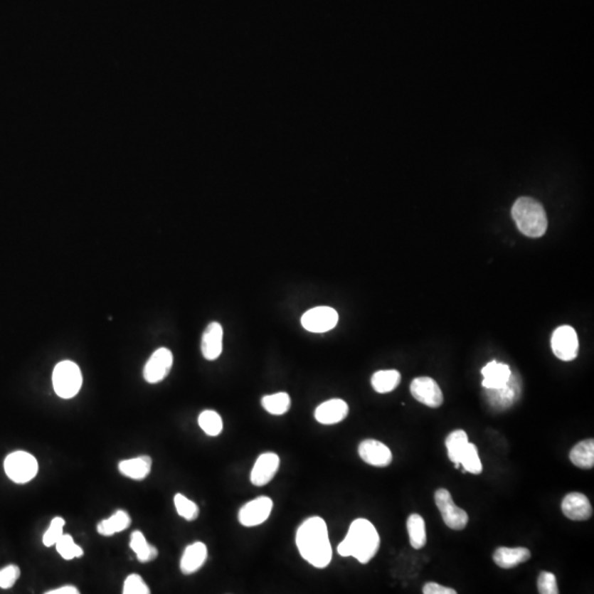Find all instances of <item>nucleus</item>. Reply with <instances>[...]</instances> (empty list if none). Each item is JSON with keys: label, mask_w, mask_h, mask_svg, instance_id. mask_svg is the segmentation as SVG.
<instances>
[{"label": "nucleus", "mask_w": 594, "mask_h": 594, "mask_svg": "<svg viewBox=\"0 0 594 594\" xmlns=\"http://www.w3.org/2000/svg\"><path fill=\"white\" fill-rule=\"evenodd\" d=\"M296 546L302 557L318 569L329 566L332 549L326 521L313 516L303 521L296 531Z\"/></svg>", "instance_id": "f257e3e1"}, {"label": "nucleus", "mask_w": 594, "mask_h": 594, "mask_svg": "<svg viewBox=\"0 0 594 594\" xmlns=\"http://www.w3.org/2000/svg\"><path fill=\"white\" fill-rule=\"evenodd\" d=\"M380 548V536L371 521L356 519L350 525L344 541L338 546L342 557H354L361 563H368Z\"/></svg>", "instance_id": "f03ea898"}, {"label": "nucleus", "mask_w": 594, "mask_h": 594, "mask_svg": "<svg viewBox=\"0 0 594 594\" xmlns=\"http://www.w3.org/2000/svg\"><path fill=\"white\" fill-rule=\"evenodd\" d=\"M512 217L519 230L527 237L539 238L547 231L548 221L545 209L531 197H521L515 201Z\"/></svg>", "instance_id": "7ed1b4c3"}, {"label": "nucleus", "mask_w": 594, "mask_h": 594, "mask_svg": "<svg viewBox=\"0 0 594 594\" xmlns=\"http://www.w3.org/2000/svg\"><path fill=\"white\" fill-rule=\"evenodd\" d=\"M52 380L55 393L62 398H74L82 388V372L75 362L68 360L56 364Z\"/></svg>", "instance_id": "20e7f679"}, {"label": "nucleus", "mask_w": 594, "mask_h": 594, "mask_svg": "<svg viewBox=\"0 0 594 594\" xmlns=\"http://www.w3.org/2000/svg\"><path fill=\"white\" fill-rule=\"evenodd\" d=\"M4 467L8 478L19 484L31 481L39 470L37 459L26 451H16L10 454L5 459Z\"/></svg>", "instance_id": "39448f33"}, {"label": "nucleus", "mask_w": 594, "mask_h": 594, "mask_svg": "<svg viewBox=\"0 0 594 594\" xmlns=\"http://www.w3.org/2000/svg\"><path fill=\"white\" fill-rule=\"evenodd\" d=\"M435 502L442 514L445 524L449 529L461 531L468 524L469 516L466 511L455 504L450 492L446 489H439L435 493Z\"/></svg>", "instance_id": "423d86ee"}, {"label": "nucleus", "mask_w": 594, "mask_h": 594, "mask_svg": "<svg viewBox=\"0 0 594 594\" xmlns=\"http://www.w3.org/2000/svg\"><path fill=\"white\" fill-rule=\"evenodd\" d=\"M551 349L558 359L573 361L579 352V339L577 332L571 326H561L553 332L551 337Z\"/></svg>", "instance_id": "0eeeda50"}, {"label": "nucleus", "mask_w": 594, "mask_h": 594, "mask_svg": "<svg viewBox=\"0 0 594 594\" xmlns=\"http://www.w3.org/2000/svg\"><path fill=\"white\" fill-rule=\"evenodd\" d=\"M338 319L339 316L334 308L318 306L302 316V326L308 332L323 334L334 329L337 326Z\"/></svg>", "instance_id": "6e6552de"}, {"label": "nucleus", "mask_w": 594, "mask_h": 594, "mask_svg": "<svg viewBox=\"0 0 594 594\" xmlns=\"http://www.w3.org/2000/svg\"><path fill=\"white\" fill-rule=\"evenodd\" d=\"M273 509V501L267 497H259L245 503L238 514L240 524L245 527L261 525L269 519Z\"/></svg>", "instance_id": "1a4fd4ad"}, {"label": "nucleus", "mask_w": 594, "mask_h": 594, "mask_svg": "<svg viewBox=\"0 0 594 594\" xmlns=\"http://www.w3.org/2000/svg\"><path fill=\"white\" fill-rule=\"evenodd\" d=\"M410 393L415 400L428 408H437L444 402L442 390L434 378L420 376L410 383Z\"/></svg>", "instance_id": "9d476101"}, {"label": "nucleus", "mask_w": 594, "mask_h": 594, "mask_svg": "<svg viewBox=\"0 0 594 594\" xmlns=\"http://www.w3.org/2000/svg\"><path fill=\"white\" fill-rule=\"evenodd\" d=\"M172 366L173 354L170 350L166 348L156 350L144 366V380L151 384L163 381L170 373Z\"/></svg>", "instance_id": "9b49d317"}, {"label": "nucleus", "mask_w": 594, "mask_h": 594, "mask_svg": "<svg viewBox=\"0 0 594 594\" xmlns=\"http://www.w3.org/2000/svg\"><path fill=\"white\" fill-rule=\"evenodd\" d=\"M280 462V457L275 452L260 455L251 471V483L255 487H263L271 482L279 470Z\"/></svg>", "instance_id": "f8f14e48"}, {"label": "nucleus", "mask_w": 594, "mask_h": 594, "mask_svg": "<svg viewBox=\"0 0 594 594\" xmlns=\"http://www.w3.org/2000/svg\"><path fill=\"white\" fill-rule=\"evenodd\" d=\"M359 456L364 462L373 467H388L392 462V452L383 442L376 439H366L359 445Z\"/></svg>", "instance_id": "ddd939ff"}, {"label": "nucleus", "mask_w": 594, "mask_h": 594, "mask_svg": "<svg viewBox=\"0 0 594 594\" xmlns=\"http://www.w3.org/2000/svg\"><path fill=\"white\" fill-rule=\"evenodd\" d=\"M563 514L573 521H587L592 516V507L589 499L579 492L566 495L561 503Z\"/></svg>", "instance_id": "4468645a"}, {"label": "nucleus", "mask_w": 594, "mask_h": 594, "mask_svg": "<svg viewBox=\"0 0 594 594\" xmlns=\"http://www.w3.org/2000/svg\"><path fill=\"white\" fill-rule=\"evenodd\" d=\"M223 330L221 324H209L201 337V354L209 361L218 359L223 352Z\"/></svg>", "instance_id": "2eb2a0df"}, {"label": "nucleus", "mask_w": 594, "mask_h": 594, "mask_svg": "<svg viewBox=\"0 0 594 594\" xmlns=\"http://www.w3.org/2000/svg\"><path fill=\"white\" fill-rule=\"evenodd\" d=\"M349 413L347 403L340 398H332L322 403L315 410V418L323 425H335L342 422Z\"/></svg>", "instance_id": "dca6fc26"}, {"label": "nucleus", "mask_w": 594, "mask_h": 594, "mask_svg": "<svg viewBox=\"0 0 594 594\" xmlns=\"http://www.w3.org/2000/svg\"><path fill=\"white\" fill-rule=\"evenodd\" d=\"M208 551L206 545L201 541L187 546L181 558L180 569L184 575H192L206 563Z\"/></svg>", "instance_id": "f3484780"}, {"label": "nucleus", "mask_w": 594, "mask_h": 594, "mask_svg": "<svg viewBox=\"0 0 594 594\" xmlns=\"http://www.w3.org/2000/svg\"><path fill=\"white\" fill-rule=\"evenodd\" d=\"M519 388L516 378L511 376L509 382L502 388L487 390L488 400L493 408L497 410H505L512 406L513 403L519 398Z\"/></svg>", "instance_id": "a211bd4d"}, {"label": "nucleus", "mask_w": 594, "mask_h": 594, "mask_svg": "<svg viewBox=\"0 0 594 594\" xmlns=\"http://www.w3.org/2000/svg\"><path fill=\"white\" fill-rule=\"evenodd\" d=\"M481 373L483 376L482 386L485 390L502 388L512 376L511 368L507 364H499L495 360L489 362Z\"/></svg>", "instance_id": "6ab92c4d"}, {"label": "nucleus", "mask_w": 594, "mask_h": 594, "mask_svg": "<svg viewBox=\"0 0 594 594\" xmlns=\"http://www.w3.org/2000/svg\"><path fill=\"white\" fill-rule=\"evenodd\" d=\"M531 558V551L524 547L517 548H507L501 547L495 551L493 555V561L497 566L503 569H512L521 563H525Z\"/></svg>", "instance_id": "aec40b11"}, {"label": "nucleus", "mask_w": 594, "mask_h": 594, "mask_svg": "<svg viewBox=\"0 0 594 594\" xmlns=\"http://www.w3.org/2000/svg\"><path fill=\"white\" fill-rule=\"evenodd\" d=\"M152 459L149 456L137 457L119 462L118 469L120 473L127 478L134 480H144L151 472Z\"/></svg>", "instance_id": "412c9836"}, {"label": "nucleus", "mask_w": 594, "mask_h": 594, "mask_svg": "<svg viewBox=\"0 0 594 594\" xmlns=\"http://www.w3.org/2000/svg\"><path fill=\"white\" fill-rule=\"evenodd\" d=\"M132 524V519L128 513L122 509H119L110 519L100 521L97 525V531L102 536L110 537L115 534L124 531Z\"/></svg>", "instance_id": "4be33fe9"}, {"label": "nucleus", "mask_w": 594, "mask_h": 594, "mask_svg": "<svg viewBox=\"0 0 594 594\" xmlns=\"http://www.w3.org/2000/svg\"><path fill=\"white\" fill-rule=\"evenodd\" d=\"M570 460L581 469H591L594 466L593 439H587L579 442L570 451Z\"/></svg>", "instance_id": "5701e85b"}, {"label": "nucleus", "mask_w": 594, "mask_h": 594, "mask_svg": "<svg viewBox=\"0 0 594 594\" xmlns=\"http://www.w3.org/2000/svg\"><path fill=\"white\" fill-rule=\"evenodd\" d=\"M130 548L136 553L137 558L140 563H150L158 557V549L153 545H150L141 531H136L132 534L130 539Z\"/></svg>", "instance_id": "b1692460"}, {"label": "nucleus", "mask_w": 594, "mask_h": 594, "mask_svg": "<svg viewBox=\"0 0 594 594\" xmlns=\"http://www.w3.org/2000/svg\"><path fill=\"white\" fill-rule=\"evenodd\" d=\"M401 382V373L396 370H381L372 376L371 384L378 393H388L398 388Z\"/></svg>", "instance_id": "393cba45"}, {"label": "nucleus", "mask_w": 594, "mask_h": 594, "mask_svg": "<svg viewBox=\"0 0 594 594\" xmlns=\"http://www.w3.org/2000/svg\"><path fill=\"white\" fill-rule=\"evenodd\" d=\"M468 435L461 430H454L446 439L448 457L455 465H460V458L468 445Z\"/></svg>", "instance_id": "a878e982"}, {"label": "nucleus", "mask_w": 594, "mask_h": 594, "mask_svg": "<svg viewBox=\"0 0 594 594\" xmlns=\"http://www.w3.org/2000/svg\"><path fill=\"white\" fill-rule=\"evenodd\" d=\"M408 531L410 545L414 549H420L426 545V526L420 515L412 514L408 519Z\"/></svg>", "instance_id": "bb28decb"}, {"label": "nucleus", "mask_w": 594, "mask_h": 594, "mask_svg": "<svg viewBox=\"0 0 594 594\" xmlns=\"http://www.w3.org/2000/svg\"><path fill=\"white\" fill-rule=\"evenodd\" d=\"M263 408L272 415H284L291 408V398L285 392L265 396L261 401Z\"/></svg>", "instance_id": "cd10ccee"}, {"label": "nucleus", "mask_w": 594, "mask_h": 594, "mask_svg": "<svg viewBox=\"0 0 594 594\" xmlns=\"http://www.w3.org/2000/svg\"><path fill=\"white\" fill-rule=\"evenodd\" d=\"M198 425L205 434L216 437L223 432V424L221 415L215 410H204L198 416Z\"/></svg>", "instance_id": "c85d7f7f"}, {"label": "nucleus", "mask_w": 594, "mask_h": 594, "mask_svg": "<svg viewBox=\"0 0 594 594\" xmlns=\"http://www.w3.org/2000/svg\"><path fill=\"white\" fill-rule=\"evenodd\" d=\"M460 466L463 467V472L479 474L482 472V463L479 458L478 449L475 445L468 442L460 458Z\"/></svg>", "instance_id": "c756f323"}, {"label": "nucleus", "mask_w": 594, "mask_h": 594, "mask_svg": "<svg viewBox=\"0 0 594 594\" xmlns=\"http://www.w3.org/2000/svg\"><path fill=\"white\" fill-rule=\"evenodd\" d=\"M56 551L65 561H72L74 558H80L84 555V551L80 546L74 543L70 535H62L55 543Z\"/></svg>", "instance_id": "7c9ffc66"}, {"label": "nucleus", "mask_w": 594, "mask_h": 594, "mask_svg": "<svg viewBox=\"0 0 594 594\" xmlns=\"http://www.w3.org/2000/svg\"><path fill=\"white\" fill-rule=\"evenodd\" d=\"M174 505L177 514L186 521H195L198 517V507L193 501L187 499L185 495L177 493L174 497Z\"/></svg>", "instance_id": "2f4dec72"}, {"label": "nucleus", "mask_w": 594, "mask_h": 594, "mask_svg": "<svg viewBox=\"0 0 594 594\" xmlns=\"http://www.w3.org/2000/svg\"><path fill=\"white\" fill-rule=\"evenodd\" d=\"M64 526H65V521L62 517H54L49 529L43 535L44 546H46V547L55 546L56 541L61 539L62 535H63Z\"/></svg>", "instance_id": "473e14b6"}, {"label": "nucleus", "mask_w": 594, "mask_h": 594, "mask_svg": "<svg viewBox=\"0 0 594 594\" xmlns=\"http://www.w3.org/2000/svg\"><path fill=\"white\" fill-rule=\"evenodd\" d=\"M122 593L149 594L150 593V589H149L146 582L144 581V579L140 576L132 573V575L128 576L127 579L124 580Z\"/></svg>", "instance_id": "72a5a7b5"}, {"label": "nucleus", "mask_w": 594, "mask_h": 594, "mask_svg": "<svg viewBox=\"0 0 594 594\" xmlns=\"http://www.w3.org/2000/svg\"><path fill=\"white\" fill-rule=\"evenodd\" d=\"M20 577V569L15 565L7 566L0 570V588L10 589L15 585L16 581Z\"/></svg>", "instance_id": "f704fd0d"}, {"label": "nucleus", "mask_w": 594, "mask_h": 594, "mask_svg": "<svg viewBox=\"0 0 594 594\" xmlns=\"http://www.w3.org/2000/svg\"><path fill=\"white\" fill-rule=\"evenodd\" d=\"M539 591L541 594H558L557 580L555 575L543 571L539 578Z\"/></svg>", "instance_id": "c9c22d12"}, {"label": "nucleus", "mask_w": 594, "mask_h": 594, "mask_svg": "<svg viewBox=\"0 0 594 594\" xmlns=\"http://www.w3.org/2000/svg\"><path fill=\"white\" fill-rule=\"evenodd\" d=\"M423 593L425 594H456L457 592L451 588L444 587L435 582H428L423 588Z\"/></svg>", "instance_id": "e433bc0d"}, {"label": "nucleus", "mask_w": 594, "mask_h": 594, "mask_svg": "<svg viewBox=\"0 0 594 594\" xmlns=\"http://www.w3.org/2000/svg\"><path fill=\"white\" fill-rule=\"evenodd\" d=\"M46 594H78V588L73 585H65V587L58 588V589L51 590V591L46 592Z\"/></svg>", "instance_id": "4c0bfd02"}]
</instances>
